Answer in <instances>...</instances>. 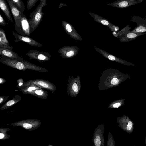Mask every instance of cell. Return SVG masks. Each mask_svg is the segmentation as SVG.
I'll return each mask as SVG.
<instances>
[{
  "instance_id": "5",
  "label": "cell",
  "mask_w": 146,
  "mask_h": 146,
  "mask_svg": "<svg viewBox=\"0 0 146 146\" xmlns=\"http://www.w3.org/2000/svg\"><path fill=\"white\" fill-rule=\"evenodd\" d=\"M26 55L30 59L37 60L40 62L48 61L52 57L51 55L49 53L34 50H30Z\"/></svg>"
},
{
  "instance_id": "25",
  "label": "cell",
  "mask_w": 146,
  "mask_h": 146,
  "mask_svg": "<svg viewBox=\"0 0 146 146\" xmlns=\"http://www.w3.org/2000/svg\"><path fill=\"white\" fill-rule=\"evenodd\" d=\"M108 58L110 60L113 61L115 60L116 59V58L114 56L111 55H109L108 56Z\"/></svg>"
},
{
  "instance_id": "4",
  "label": "cell",
  "mask_w": 146,
  "mask_h": 146,
  "mask_svg": "<svg viewBox=\"0 0 146 146\" xmlns=\"http://www.w3.org/2000/svg\"><path fill=\"white\" fill-rule=\"evenodd\" d=\"M104 126L100 124L96 128L94 131L92 137V142L94 146H104Z\"/></svg>"
},
{
  "instance_id": "3",
  "label": "cell",
  "mask_w": 146,
  "mask_h": 146,
  "mask_svg": "<svg viewBox=\"0 0 146 146\" xmlns=\"http://www.w3.org/2000/svg\"><path fill=\"white\" fill-rule=\"evenodd\" d=\"M117 121L118 126L123 130L129 134L133 132L134 124L128 117L125 115L122 117H118Z\"/></svg>"
},
{
  "instance_id": "14",
  "label": "cell",
  "mask_w": 146,
  "mask_h": 146,
  "mask_svg": "<svg viewBox=\"0 0 146 146\" xmlns=\"http://www.w3.org/2000/svg\"><path fill=\"white\" fill-rule=\"evenodd\" d=\"M0 7L9 21L13 22L10 10L5 0H0Z\"/></svg>"
},
{
  "instance_id": "13",
  "label": "cell",
  "mask_w": 146,
  "mask_h": 146,
  "mask_svg": "<svg viewBox=\"0 0 146 146\" xmlns=\"http://www.w3.org/2000/svg\"><path fill=\"white\" fill-rule=\"evenodd\" d=\"M130 31L123 35L121 39L122 42H129L135 39L139 36L146 34V33H136L131 32Z\"/></svg>"
},
{
  "instance_id": "17",
  "label": "cell",
  "mask_w": 146,
  "mask_h": 146,
  "mask_svg": "<svg viewBox=\"0 0 146 146\" xmlns=\"http://www.w3.org/2000/svg\"><path fill=\"white\" fill-rule=\"evenodd\" d=\"M14 5L21 11L23 12L25 9V7L22 0H11Z\"/></svg>"
},
{
  "instance_id": "18",
  "label": "cell",
  "mask_w": 146,
  "mask_h": 146,
  "mask_svg": "<svg viewBox=\"0 0 146 146\" xmlns=\"http://www.w3.org/2000/svg\"><path fill=\"white\" fill-rule=\"evenodd\" d=\"M107 146H115V142L111 133L110 132H109L108 133Z\"/></svg>"
},
{
  "instance_id": "2",
  "label": "cell",
  "mask_w": 146,
  "mask_h": 146,
  "mask_svg": "<svg viewBox=\"0 0 146 146\" xmlns=\"http://www.w3.org/2000/svg\"><path fill=\"white\" fill-rule=\"evenodd\" d=\"M40 2L36 9L29 16V21L30 25V33L35 30L39 25L44 14L42 8L46 5V0H40Z\"/></svg>"
},
{
  "instance_id": "28",
  "label": "cell",
  "mask_w": 146,
  "mask_h": 146,
  "mask_svg": "<svg viewBox=\"0 0 146 146\" xmlns=\"http://www.w3.org/2000/svg\"><path fill=\"white\" fill-rule=\"evenodd\" d=\"M5 81V80L3 79V78H0V83L1 84L3 83L4 81Z\"/></svg>"
},
{
  "instance_id": "31",
  "label": "cell",
  "mask_w": 146,
  "mask_h": 146,
  "mask_svg": "<svg viewBox=\"0 0 146 146\" xmlns=\"http://www.w3.org/2000/svg\"><path fill=\"white\" fill-rule=\"evenodd\" d=\"M145 143L146 145V135L145 139Z\"/></svg>"
},
{
  "instance_id": "30",
  "label": "cell",
  "mask_w": 146,
  "mask_h": 146,
  "mask_svg": "<svg viewBox=\"0 0 146 146\" xmlns=\"http://www.w3.org/2000/svg\"><path fill=\"white\" fill-rule=\"evenodd\" d=\"M3 98H0V103H1L3 101Z\"/></svg>"
},
{
  "instance_id": "24",
  "label": "cell",
  "mask_w": 146,
  "mask_h": 146,
  "mask_svg": "<svg viewBox=\"0 0 146 146\" xmlns=\"http://www.w3.org/2000/svg\"><path fill=\"white\" fill-rule=\"evenodd\" d=\"M35 93L38 95H41L43 94V92L40 90H36L35 92Z\"/></svg>"
},
{
  "instance_id": "26",
  "label": "cell",
  "mask_w": 146,
  "mask_h": 146,
  "mask_svg": "<svg viewBox=\"0 0 146 146\" xmlns=\"http://www.w3.org/2000/svg\"><path fill=\"white\" fill-rule=\"evenodd\" d=\"M36 88V87L34 86H30L28 88L27 90L29 91H31L35 89Z\"/></svg>"
},
{
  "instance_id": "15",
  "label": "cell",
  "mask_w": 146,
  "mask_h": 146,
  "mask_svg": "<svg viewBox=\"0 0 146 146\" xmlns=\"http://www.w3.org/2000/svg\"><path fill=\"white\" fill-rule=\"evenodd\" d=\"M29 84L31 83L36 85L40 86L45 88L51 87V84L49 83V82L45 80L42 79H37L34 80H31L28 82Z\"/></svg>"
},
{
  "instance_id": "7",
  "label": "cell",
  "mask_w": 146,
  "mask_h": 146,
  "mask_svg": "<svg viewBox=\"0 0 146 146\" xmlns=\"http://www.w3.org/2000/svg\"><path fill=\"white\" fill-rule=\"evenodd\" d=\"M131 21L136 23L137 26L130 31L136 33H143L146 32V18H143L139 16L133 15L131 17Z\"/></svg>"
},
{
  "instance_id": "22",
  "label": "cell",
  "mask_w": 146,
  "mask_h": 146,
  "mask_svg": "<svg viewBox=\"0 0 146 146\" xmlns=\"http://www.w3.org/2000/svg\"><path fill=\"white\" fill-rule=\"evenodd\" d=\"M74 54V52L72 51H71L68 52L66 54V56L67 57H70L72 56Z\"/></svg>"
},
{
  "instance_id": "20",
  "label": "cell",
  "mask_w": 146,
  "mask_h": 146,
  "mask_svg": "<svg viewBox=\"0 0 146 146\" xmlns=\"http://www.w3.org/2000/svg\"><path fill=\"white\" fill-rule=\"evenodd\" d=\"M7 23L5 21L1 15L0 14V25L3 26H5Z\"/></svg>"
},
{
  "instance_id": "23",
  "label": "cell",
  "mask_w": 146,
  "mask_h": 146,
  "mask_svg": "<svg viewBox=\"0 0 146 146\" xmlns=\"http://www.w3.org/2000/svg\"><path fill=\"white\" fill-rule=\"evenodd\" d=\"M15 103V102L13 100H11L9 101H8L7 104H6V105L7 106H9L12 105H13Z\"/></svg>"
},
{
  "instance_id": "16",
  "label": "cell",
  "mask_w": 146,
  "mask_h": 146,
  "mask_svg": "<svg viewBox=\"0 0 146 146\" xmlns=\"http://www.w3.org/2000/svg\"><path fill=\"white\" fill-rule=\"evenodd\" d=\"M125 100V99H123L115 100L110 103L108 106V108H114L121 107L124 105Z\"/></svg>"
},
{
  "instance_id": "9",
  "label": "cell",
  "mask_w": 146,
  "mask_h": 146,
  "mask_svg": "<svg viewBox=\"0 0 146 146\" xmlns=\"http://www.w3.org/2000/svg\"><path fill=\"white\" fill-rule=\"evenodd\" d=\"M143 0H117L108 5L119 8H124L136 5L143 2Z\"/></svg>"
},
{
  "instance_id": "6",
  "label": "cell",
  "mask_w": 146,
  "mask_h": 146,
  "mask_svg": "<svg viewBox=\"0 0 146 146\" xmlns=\"http://www.w3.org/2000/svg\"><path fill=\"white\" fill-rule=\"evenodd\" d=\"M15 21V30L21 34L20 22L22 12L20 11L13 3L11 0H7Z\"/></svg>"
},
{
  "instance_id": "21",
  "label": "cell",
  "mask_w": 146,
  "mask_h": 146,
  "mask_svg": "<svg viewBox=\"0 0 146 146\" xmlns=\"http://www.w3.org/2000/svg\"><path fill=\"white\" fill-rule=\"evenodd\" d=\"M23 126L25 129H30L32 127L31 125L27 123H24L23 124Z\"/></svg>"
},
{
  "instance_id": "29",
  "label": "cell",
  "mask_w": 146,
  "mask_h": 146,
  "mask_svg": "<svg viewBox=\"0 0 146 146\" xmlns=\"http://www.w3.org/2000/svg\"><path fill=\"white\" fill-rule=\"evenodd\" d=\"M4 137V135L3 134L1 133L0 134V138L1 139L3 138Z\"/></svg>"
},
{
  "instance_id": "11",
  "label": "cell",
  "mask_w": 146,
  "mask_h": 146,
  "mask_svg": "<svg viewBox=\"0 0 146 146\" xmlns=\"http://www.w3.org/2000/svg\"><path fill=\"white\" fill-rule=\"evenodd\" d=\"M0 55L9 58L19 61H22L24 59L20 57L16 53L11 49L2 47L0 48Z\"/></svg>"
},
{
  "instance_id": "10",
  "label": "cell",
  "mask_w": 146,
  "mask_h": 146,
  "mask_svg": "<svg viewBox=\"0 0 146 146\" xmlns=\"http://www.w3.org/2000/svg\"><path fill=\"white\" fill-rule=\"evenodd\" d=\"M21 35L29 36L30 35V25L29 19L26 18L25 15L22 12L20 22Z\"/></svg>"
},
{
  "instance_id": "19",
  "label": "cell",
  "mask_w": 146,
  "mask_h": 146,
  "mask_svg": "<svg viewBox=\"0 0 146 146\" xmlns=\"http://www.w3.org/2000/svg\"><path fill=\"white\" fill-rule=\"evenodd\" d=\"M38 0H28L27 1V7L28 10L30 9L35 5Z\"/></svg>"
},
{
  "instance_id": "1",
  "label": "cell",
  "mask_w": 146,
  "mask_h": 146,
  "mask_svg": "<svg viewBox=\"0 0 146 146\" xmlns=\"http://www.w3.org/2000/svg\"><path fill=\"white\" fill-rule=\"evenodd\" d=\"M0 62L8 66L19 70L25 71L27 69H29L44 72L48 71L46 68L33 64L25 60L19 61L5 56H1L0 58Z\"/></svg>"
},
{
  "instance_id": "27",
  "label": "cell",
  "mask_w": 146,
  "mask_h": 146,
  "mask_svg": "<svg viewBox=\"0 0 146 146\" xmlns=\"http://www.w3.org/2000/svg\"><path fill=\"white\" fill-rule=\"evenodd\" d=\"M67 6V5L66 4H64V3H61L60 4L58 7L59 8H61L63 6Z\"/></svg>"
},
{
  "instance_id": "8",
  "label": "cell",
  "mask_w": 146,
  "mask_h": 146,
  "mask_svg": "<svg viewBox=\"0 0 146 146\" xmlns=\"http://www.w3.org/2000/svg\"><path fill=\"white\" fill-rule=\"evenodd\" d=\"M12 33L15 38L14 41L15 42H17L18 41H22L33 47H42L43 46V45L42 44L28 36L17 34L14 31H12Z\"/></svg>"
},
{
  "instance_id": "12",
  "label": "cell",
  "mask_w": 146,
  "mask_h": 146,
  "mask_svg": "<svg viewBox=\"0 0 146 146\" xmlns=\"http://www.w3.org/2000/svg\"><path fill=\"white\" fill-rule=\"evenodd\" d=\"M0 47L12 50L13 47L10 45L6 38L5 31L0 28Z\"/></svg>"
}]
</instances>
